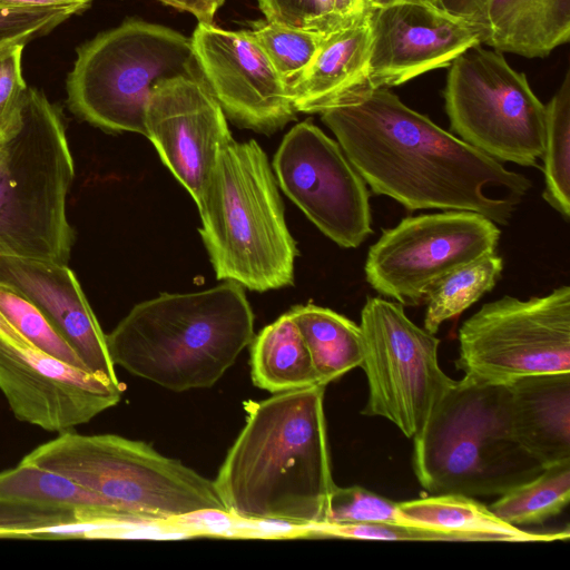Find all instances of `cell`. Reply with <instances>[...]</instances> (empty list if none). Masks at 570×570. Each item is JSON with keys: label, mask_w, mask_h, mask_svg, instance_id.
<instances>
[{"label": "cell", "mask_w": 570, "mask_h": 570, "mask_svg": "<svg viewBox=\"0 0 570 570\" xmlns=\"http://www.w3.org/2000/svg\"><path fill=\"white\" fill-rule=\"evenodd\" d=\"M321 118L371 190L411 212L466 210L508 225L532 186L387 88L327 109Z\"/></svg>", "instance_id": "obj_1"}, {"label": "cell", "mask_w": 570, "mask_h": 570, "mask_svg": "<svg viewBox=\"0 0 570 570\" xmlns=\"http://www.w3.org/2000/svg\"><path fill=\"white\" fill-rule=\"evenodd\" d=\"M326 385L244 403L246 422L214 483L227 511L243 521L274 520L305 535L327 523L337 487L324 413Z\"/></svg>", "instance_id": "obj_2"}, {"label": "cell", "mask_w": 570, "mask_h": 570, "mask_svg": "<svg viewBox=\"0 0 570 570\" xmlns=\"http://www.w3.org/2000/svg\"><path fill=\"white\" fill-rule=\"evenodd\" d=\"M253 338L252 307L230 281L144 301L106 334L115 365L175 392L213 386Z\"/></svg>", "instance_id": "obj_3"}, {"label": "cell", "mask_w": 570, "mask_h": 570, "mask_svg": "<svg viewBox=\"0 0 570 570\" xmlns=\"http://www.w3.org/2000/svg\"><path fill=\"white\" fill-rule=\"evenodd\" d=\"M268 158L255 140H230L196 202L218 279L266 292L288 286L298 254Z\"/></svg>", "instance_id": "obj_4"}, {"label": "cell", "mask_w": 570, "mask_h": 570, "mask_svg": "<svg viewBox=\"0 0 570 570\" xmlns=\"http://www.w3.org/2000/svg\"><path fill=\"white\" fill-rule=\"evenodd\" d=\"M75 165L59 109L35 88L0 134V256L67 264Z\"/></svg>", "instance_id": "obj_5"}, {"label": "cell", "mask_w": 570, "mask_h": 570, "mask_svg": "<svg viewBox=\"0 0 570 570\" xmlns=\"http://www.w3.org/2000/svg\"><path fill=\"white\" fill-rule=\"evenodd\" d=\"M412 466L430 494L501 495L543 466L515 440L505 384L468 376L446 389L413 438Z\"/></svg>", "instance_id": "obj_6"}, {"label": "cell", "mask_w": 570, "mask_h": 570, "mask_svg": "<svg viewBox=\"0 0 570 570\" xmlns=\"http://www.w3.org/2000/svg\"><path fill=\"white\" fill-rule=\"evenodd\" d=\"M22 461L95 492L108 502L119 523L167 524L202 510L228 513L213 480L142 441L67 431Z\"/></svg>", "instance_id": "obj_7"}, {"label": "cell", "mask_w": 570, "mask_h": 570, "mask_svg": "<svg viewBox=\"0 0 570 570\" xmlns=\"http://www.w3.org/2000/svg\"><path fill=\"white\" fill-rule=\"evenodd\" d=\"M181 75H199L190 38L161 24L127 19L77 49L66 81L67 104L96 127L145 135L154 86Z\"/></svg>", "instance_id": "obj_8"}, {"label": "cell", "mask_w": 570, "mask_h": 570, "mask_svg": "<svg viewBox=\"0 0 570 570\" xmlns=\"http://www.w3.org/2000/svg\"><path fill=\"white\" fill-rule=\"evenodd\" d=\"M451 130L500 163L539 167L546 105L500 51L475 45L450 65L443 91Z\"/></svg>", "instance_id": "obj_9"}, {"label": "cell", "mask_w": 570, "mask_h": 570, "mask_svg": "<svg viewBox=\"0 0 570 570\" xmlns=\"http://www.w3.org/2000/svg\"><path fill=\"white\" fill-rule=\"evenodd\" d=\"M459 343L455 367L481 383L570 373V287L485 303L462 323Z\"/></svg>", "instance_id": "obj_10"}, {"label": "cell", "mask_w": 570, "mask_h": 570, "mask_svg": "<svg viewBox=\"0 0 570 570\" xmlns=\"http://www.w3.org/2000/svg\"><path fill=\"white\" fill-rule=\"evenodd\" d=\"M362 368L368 384L363 415L392 422L413 439L433 406L453 383L440 367V340L414 324L404 306L368 296L361 311Z\"/></svg>", "instance_id": "obj_11"}, {"label": "cell", "mask_w": 570, "mask_h": 570, "mask_svg": "<svg viewBox=\"0 0 570 570\" xmlns=\"http://www.w3.org/2000/svg\"><path fill=\"white\" fill-rule=\"evenodd\" d=\"M501 230L473 212L405 217L382 230L364 265L367 283L403 306L425 304L430 289L453 271L495 253Z\"/></svg>", "instance_id": "obj_12"}, {"label": "cell", "mask_w": 570, "mask_h": 570, "mask_svg": "<svg viewBox=\"0 0 570 570\" xmlns=\"http://www.w3.org/2000/svg\"><path fill=\"white\" fill-rule=\"evenodd\" d=\"M273 168L284 193L338 246L358 247L373 233L364 179L340 144L312 121L284 136Z\"/></svg>", "instance_id": "obj_13"}, {"label": "cell", "mask_w": 570, "mask_h": 570, "mask_svg": "<svg viewBox=\"0 0 570 570\" xmlns=\"http://www.w3.org/2000/svg\"><path fill=\"white\" fill-rule=\"evenodd\" d=\"M125 386L0 336V391L19 421L67 432L116 405Z\"/></svg>", "instance_id": "obj_14"}, {"label": "cell", "mask_w": 570, "mask_h": 570, "mask_svg": "<svg viewBox=\"0 0 570 570\" xmlns=\"http://www.w3.org/2000/svg\"><path fill=\"white\" fill-rule=\"evenodd\" d=\"M190 40L200 77L234 122L271 134L295 118L287 83L249 30L198 22Z\"/></svg>", "instance_id": "obj_15"}, {"label": "cell", "mask_w": 570, "mask_h": 570, "mask_svg": "<svg viewBox=\"0 0 570 570\" xmlns=\"http://www.w3.org/2000/svg\"><path fill=\"white\" fill-rule=\"evenodd\" d=\"M145 136L195 203L219 153L233 140L225 112L200 75L176 76L154 86Z\"/></svg>", "instance_id": "obj_16"}, {"label": "cell", "mask_w": 570, "mask_h": 570, "mask_svg": "<svg viewBox=\"0 0 570 570\" xmlns=\"http://www.w3.org/2000/svg\"><path fill=\"white\" fill-rule=\"evenodd\" d=\"M366 21L374 89L399 86L449 67L465 50L482 43V33L474 24L429 4L366 9Z\"/></svg>", "instance_id": "obj_17"}, {"label": "cell", "mask_w": 570, "mask_h": 570, "mask_svg": "<svg viewBox=\"0 0 570 570\" xmlns=\"http://www.w3.org/2000/svg\"><path fill=\"white\" fill-rule=\"evenodd\" d=\"M0 283L33 303L88 371L118 382L106 334L67 264L0 256Z\"/></svg>", "instance_id": "obj_18"}, {"label": "cell", "mask_w": 570, "mask_h": 570, "mask_svg": "<svg viewBox=\"0 0 570 570\" xmlns=\"http://www.w3.org/2000/svg\"><path fill=\"white\" fill-rule=\"evenodd\" d=\"M371 35L366 11L330 31L307 69L289 86L296 112L315 114L356 104L375 89L368 73Z\"/></svg>", "instance_id": "obj_19"}, {"label": "cell", "mask_w": 570, "mask_h": 570, "mask_svg": "<svg viewBox=\"0 0 570 570\" xmlns=\"http://www.w3.org/2000/svg\"><path fill=\"white\" fill-rule=\"evenodd\" d=\"M511 431L546 468L570 460V373L528 375L505 384Z\"/></svg>", "instance_id": "obj_20"}, {"label": "cell", "mask_w": 570, "mask_h": 570, "mask_svg": "<svg viewBox=\"0 0 570 570\" xmlns=\"http://www.w3.org/2000/svg\"><path fill=\"white\" fill-rule=\"evenodd\" d=\"M483 43L543 58L570 39V0H488Z\"/></svg>", "instance_id": "obj_21"}, {"label": "cell", "mask_w": 570, "mask_h": 570, "mask_svg": "<svg viewBox=\"0 0 570 570\" xmlns=\"http://www.w3.org/2000/svg\"><path fill=\"white\" fill-rule=\"evenodd\" d=\"M402 513L432 529L456 534L462 542H552L568 540V529L531 532L507 523L489 507L458 493L431 494L399 502Z\"/></svg>", "instance_id": "obj_22"}, {"label": "cell", "mask_w": 570, "mask_h": 570, "mask_svg": "<svg viewBox=\"0 0 570 570\" xmlns=\"http://www.w3.org/2000/svg\"><path fill=\"white\" fill-rule=\"evenodd\" d=\"M249 362L254 385L273 394L322 384L288 312L254 336Z\"/></svg>", "instance_id": "obj_23"}, {"label": "cell", "mask_w": 570, "mask_h": 570, "mask_svg": "<svg viewBox=\"0 0 570 570\" xmlns=\"http://www.w3.org/2000/svg\"><path fill=\"white\" fill-rule=\"evenodd\" d=\"M288 314L303 336L322 384L362 366L364 340L360 324L314 304L296 305Z\"/></svg>", "instance_id": "obj_24"}, {"label": "cell", "mask_w": 570, "mask_h": 570, "mask_svg": "<svg viewBox=\"0 0 570 570\" xmlns=\"http://www.w3.org/2000/svg\"><path fill=\"white\" fill-rule=\"evenodd\" d=\"M0 498L71 509L81 514L82 522L119 523L108 502L95 492L22 460L0 472Z\"/></svg>", "instance_id": "obj_25"}, {"label": "cell", "mask_w": 570, "mask_h": 570, "mask_svg": "<svg viewBox=\"0 0 570 570\" xmlns=\"http://www.w3.org/2000/svg\"><path fill=\"white\" fill-rule=\"evenodd\" d=\"M570 501V460L558 462L494 501L489 508L514 527L541 524L560 514Z\"/></svg>", "instance_id": "obj_26"}, {"label": "cell", "mask_w": 570, "mask_h": 570, "mask_svg": "<svg viewBox=\"0 0 570 570\" xmlns=\"http://www.w3.org/2000/svg\"><path fill=\"white\" fill-rule=\"evenodd\" d=\"M502 271V257L492 253L448 274L428 293L423 328L436 334L445 321L459 316L492 291Z\"/></svg>", "instance_id": "obj_27"}, {"label": "cell", "mask_w": 570, "mask_h": 570, "mask_svg": "<svg viewBox=\"0 0 570 570\" xmlns=\"http://www.w3.org/2000/svg\"><path fill=\"white\" fill-rule=\"evenodd\" d=\"M543 199L564 220L570 218V70L546 105Z\"/></svg>", "instance_id": "obj_28"}, {"label": "cell", "mask_w": 570, "mask_h": 570, "mask_svg": "<svg viewBox=\"0 0 570 570\" xmlns=\"http://www.w3.org/2000/svg\"><path fill=\"white\" fill-rule=\"evenodd\" d=\"M249 31L288 88L307 69L325 35L286 27L265 18L250 22Z\"/></svg>", "instance_id": "obj_29"}, {"label": "cell", "mask_w": 570, "mask_h": 570, "mask_svg": "<svg viewBox=\"0 0 570 570\" xmlns=\"http://www.w3.org/2000/svg\"><path fill=\"white\" fill-rule=\"evenodd\" d=\"M0 313L37 350L69 365L87 370L75 350L59 335L38 307L2 283Z\"/></svg>", "instance_id": "obj_30"}, {"label": "cell", "mask_w": 570, "mask_h": 570, "mask_svg": "<svg viewBox=\"0 0 570 570\" xmlns=\"http://www.w3.org/2000/svg\"><path fill=\"white\" fill-rule=\"evenodd\" d=\"M361 522L425 527L405 517L400 510L399 502L360 485L336 487L330 500L327 523Z\"/></svg>", "instance_id": "obj_31"}, {"label": "cell", "mask_w": 570, "mask_h": 570, "mask_svg": "<svg viewBox=\"0 0 570 570\" xmlns=\"http://www.w3.org/2000/svg\"><path fill=\"white\" fill-rule=\"evenodd\" d=\"M75 510L0 498V538H39L56 527L82 522Z\"/></svg>", "instance_id": "obj_32"}, {"label": "cell", "mask_w": 570, "mask_h": 570, "mask_svg": "<svg viewBox=\"0 0 570 570\" xmlns=\"http://www.w3.org/2000/svg\"><path fill=\"white\" fill-rule=\"evenodd\" d=\"M309 535L383 541L462 542L461 538L456 534L439 529L368 522L344 524L326 523L312 529Z\"/></svg>", "instance_id": "obj_33"}, {"label": "cell", "mask_w": 570, "mask_h": 570, "mask_svg": "<svg viewBox=\"0 0 570 570\" xmlns=\"http://www.w3.org/2000/svg\"><path fill=\"white\" fill-rule=\"evenodd\" d=\"M24 42L0 45V134L18 112L27 85L21 72Z\"/></svg>", "instance_id": "obj_34"}, {"label": "cell", "mask_w": 570, "mask_h": 570, "mask_svg": "<svg viewBox=\"0 0 570 570\" xmlns=\"http://www.w3.org/2000/svg\"><path fill=\"white\" fill-rule=\"evenodd\" d=\"M73 13L67 10L0 9V45L24 42L48 33Z\"/></svg>", "instance_id": "obj_35"}, {"label": "cell", "mask_w": 570, "mask_h": 570, "mask_svg": "<svg viewBox=\"0 0 570 570\" xmlns=\"http://www.w3.org/2000/svg\"><path fill=\"white\" fill-rule=\"evenodd\" d=\"M257 2L268 21L318 32L314 0H257Z\"/></svg>", "instance_id": "obj_36"}, {"label": "cell", "mask_w": 570, "mask_h": 570, "mask_svg": "<svg viewBox=\"0 0 570 570\" xmlns=\"http://www.w3.org/2000/svg\"><path fill=\"white\" fill-rule=\"evenodd\" d=\"M488 0H438L443 11L462 18L480 29L482 43L487 31L485 9Z\"/></svg>", "instance_id": "obj_37"}, {"label": "cell", "mask_w": 570, "mask_h": 570, "mask_svg": "<svg viewBox=\"0 0 570 570\" xmlns=\"http://www.w3.org/2000/svg\"><path fill=\"white\" fill-rule=\"evenodd\" d=\"M92 0H0V9L67 10L73 14L88 9Z\"/></svg>", "instance_id": "obj_38"}, {"label": "cell", "mask_w": 570, "mask_h": 570, "mask_svg": "<svg viewBox=\"0 0 570 570\" xmlns=\"http://www.w3.org/2000/svg\"><path fill=\"white\" fill-rule=\"evenodd\" d=\"M180 11L191 13L198 22L213 23L217 10L225 0H158Z\"/></svg>", "instance_id": "obj_39"}, {"label": "cell", "mask_w": 570, "mask_h": 570, "mask_svg": "<svg viewBox=\"0 0 570 570\" xmlns=\"http://www.w3.org/2000/svg\"><path fill=\"white\" fill-rule=\"evenodd\" d=\"M365 9H380L402 3H421L439 8L438 0H362Z\"/></svg>", "instance_id": "obj_40"}, {"label": "cell", "mask_w": 570, "mask_h": 570, "mask_svg": "<svg viewBox=\"0 0 570 570\" xmlns=\"http://www.w3.org/2000/svg\"><path fill=\"white\" fill-rule=\"evenodd\" d=\"M0 336L21 346L30 345L0 313ZM32 346V345H31Z\"/></svg>", "instance_id": "obj_41"}]
</instances>
